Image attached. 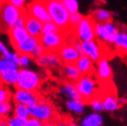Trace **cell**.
Wrapping results in <instances>:
<instances>
[{"label":"cell","instance_id":"6da1fadb","mask_svg":"<svg viewBox=\"0 0 127 126\" xmlns=\"http://www.w3.org/2000/svg\"><path fill=\"white\" fill-rule=\"evenodd\" d=\"M100 82L94 75L81 76L80 78L75 83L81 99L88 103L94 97L100 94Z\"/></svg>","mask_w":127,"mask_h":126},{"label":"cell","instance_id":"7a4b0ae2","mask_svg":"<svg viewBox=\"0 0 127 126\" xmlns=\"http://www.w3.org/2000/svg\"><path fill=\"white\" fill-rule=\"evenodd\" d=\"M46 6L51 22L54 23L62 31L69 28L70 14L65 8L61 1L46 3Z\"/></svg>","mask_w":127,"mask_h":126},{"label":"cell","instance_id":"3957f363","mask_svg":"<svg viewBox=\"0 0 127 126\" xmlns=\"http://www.w3.org/2000/svg\"><path fill=\"white\" fill-rule=\"evenodd\" d=\"M42 83L39 73L30 68H20L15 87L18 89L38 92Z\"/></svg>","mask_w":127,"mask_h":126},{"label":"cell","instance_id":"277c9868","mask_svg":"<svg viewBox=\"0 0 127 126\" xmlns=\"http://www.w3.org/2000/svg\"><path fill=\"white\" fill-rule=\"evenodd\" d=\"M31 117L38 119L43 124L54 122L57 119V113L50 101L41 99L35 105L30 108Z\"/></svg>","mask_w":127,"mask_h":126},{"label":"cell","instance_id":"5b68a950","mask_svg":"<svg viewBox=\"0 0 127 126\" xmlns=\"http://www.w3.org/2000/svg\"><path fill=\"white\" fill-rule=\"evenodd\" d=\"M95 23L90 17V15L84 16L79 24L71 29L75 38L80 41H88L95 40Z\"/></svg>","mask_w":127,"mask_h":126},{"label":"cell","instance_id":"8992f818","mask_svg":"<svg viewBox=\"0 0 127 126\" xmlns=\"http://www.w3.org/2000/svg\"><path fill=\"white\" fill-rule=\"evenodd\" d=\"M25 10L16 8L9 3L5 2L0 6V22L7 31L15 25L17 20L25 14Z\"/></svg>","mask_w":127,"mask_h":126},{"label":"cell","instance_id":"52a82bcc","mask_svg":"<svg viewBox=\"0 0 127 126\" xmlns=\"http://www.w3.org/2000/svg\"><path fill=\"white\" fill-rule=\"evenodd\" d=\"M40 43L44 47L46 51L57 52L66 43L65 32H61L53 33H42L40 37Z\"/></svg>","mask_w":127,"mask_h":126},{"label":"cell","instance_id":"ba28073f","mask_svg":"<svg viewBox=\"0 0 127 126\" xmlns=\"http://www.w3.org/2000/svg\"><path fill=\"white\" fill-rule=\"evenodd\" d=\"M25 13L30 16L41 21L43 24L51 22V18H50L48 10H47L46 3L42 0H35L28 4L27 7L25 8Z\"/></svg>","mask_w":127,"mask_h":126},{"label":"cell","instance_id":"9c48e42d","mask_svg":"<svg viewBox=\"0 0 127 126\" xmlns=\"http://www.w3.org/2000/svg\"><path fill=\"white\" fill-rule=\"evenodd\" d=\"M42 99L41 94L38 92H32V91H27L23 89H16L13 92L12 101L15 104H25L30 108L39 102Z\"/></svg>","mask_w":127,"mask_h":126},{"label":"cell","instance_id":"30bf717a","mask_svg":"<svg viewBox=\"0 0 127 126\" xmlns=\"http://www.w3.org/2000/svg\"><path fill=\"white\" fill-rule=\"evenodd\" d=\"M82 51H83L82 55L88 57L95 63H96L105 57L102 43H100L96 40L82 41Z\"/></svg>","mask_w":127,"mask_h":126},{"label":"cell","instance_id":"8fae6325","mask_svg":"<svg viewBox=\"0 0 127 126\" xmlns=\"http://www.w3.org/2000/svg\"><path fill=\"white\" fill-rule=\"evenodd\" d=\"M95 78L99 82L107 83L113 78V70L106 57L102 58L96 62L95 66Z\"/></svg>","mask_w":127,"mask_h":126},{"label":"cell","instance_id":"7c38bea8","mask_svg":"<svg viewBox=\"0 0 127 126\" xmlns=\"http://www.w3.org/2000/svg\"><path fill=\"white\" fill-rule=\"evenodd\" d=\"M62 64H75L81 54L70 44L66 42L63 46L57 51Z\"/></svg>","mask_w":127,"mask_h":126},{"label":"cell","instance_id":"4fadbf2b","mask_svg":"<svg viewBox=\"0 0 127 126\" xmlns=\"http://www.w3.org/2000/svg\"><path fill=\"white\" fill-rule=\"evenodd\" d=\"M38 66L44 68H56L61 65V61L57 52L45 51V53L35 60Z\"/></svg>","mask_w":127,"mask_h":126},{"label":"cell","instance_id":"5bb4252c","mask_svg":"<svg viewBox=\"0 0 127 126\" xmlns=\"http://www.w3.org/2000/svg\"><path fill=\"white\" fill-rule=\"evenodd\" d=\"M25 29L28 32L29 35L39 38L43 33V23L33 17L30 16L25 13Z\"/></svg>","mask_w":127,"mask_h":126},{"label":"cell","instance_id":"9a60e30c","mask_svg":"<svg viewBox=\"0 0 127 126\" xmlns=\"http://www.w3.org/2000/svg\"><path fill=\"white\" fill-rule=\"evenodd\" d=\"M40 43V39L36 38L33 36H29L27 37L26 39L24 41H22L21 43L14 47L18 54H27V55H31L35 47Z\"/></svg>","mask_w":127,"mask_h":126},{"label":"cell","instance_id":"2e32d148","mask_svg":"<svg viewBox=\"0 0 127 126\" xmlns=\"http://www.w3.org/2000/svg\"><path fill=\"white\" fill-rule=\"evenodd\" d=\"M18 67L8 68L0 74V85L5 87H15L19 75Z\"/></svg>","mask_w":127,"mask_h":126},{"label":"cell","instance_id":"e0dca14e","mask_svg":"<svg viewBox=\"0 0 127 126\" xmlns=\"http://www.w3.org/2000/svg\"><path fill=\"white\" fill-rule=\"evenodd\" d=\"M101 97L102 100L103 107H104V111H107L113 113V112L117 111L121 105L118 101V97L116 94L114 92H106L105 94H103Z\"/></svg>","mask_w":127,"mask_h":126},{"label":"cell","instance_id":"ac0fdd59","mask_svg":"<svg viewBox=\"0 0 127 126\" xmlns=\"http://www.w3.org/2000/svg\"><path fill=\"white\" fill-rule=\"evenodd\" d=\"M75 65L81 73L82 76L85 75H94L95 71V62L91 61L90 59L85 55H81L78 60L76 61Z\"/></svg>","mask_w":127,"mask_h":126},{"label":"cell","instance_id":"d6986e66","mask_svg":"<svg viewBox=\"0 0 127 126\" xmlns=\"http://www.w3.org/2000/svg\"><path fill=\"white\" fill-rule=\"evenodd\" d=\"M8 35L13 47H15L22 41H24L27 37L29 36L28 32L26 31L25 27L14 26L8 30Z\"/></svg>","mask_w":127,"mask_h":126},{"label":"cell","instance_id":"ffe728a7","mask_svg":"<svg viewBox=\"0 0 127 126\" xmlns=\"http://www.w3.org/2000/svg\"><path fill=\"white\" fill-rule=\"evenodd\" d=\"M60 94L68 100H82L80 94H78L75 83L64 82L59 88Z\"/></svg>","mask_w":127,"mask_h":126},{"label":"cell","instance_id":"44dd1931","mask_svg":"<svg viewBox=\"0 0 127 126\" xmlns=\"http://www.w3.org/2000/svg\"><path fill=\"white\" fill-rule=\"evenodd\" d=\"M95 40L103 44H112L115 41V37H113L107 30L105 29L104 24H95Z\"/></svg>","mask_w":127,"mask_h":126},{"label":"cell","instance_id":"7402d4cb","mask_svg":"<svg viewBox=\"0 0 127 126\" xmlns=\"http://www.w3.org/2000/svg\"><path fill=\"white\" fill-rule=\"evenodd\" d=\"M113 13L105 8H97L90 15V17L95 24H105L113 21Z\"/></svg>","mask_w":127,"mask_h":126},{"label":"cell","instance_id":"603a6c76","mask_svg":"<svg viewBox=\"0 0 127 126\" xmlns=\"http://www.w3.org/2000/svg\"><path fill=\"white\" fill-rule=\"evenodd\" d=\"M62 71L68 82L76 83L82 76L75 64H62Z\"/></svg>","mask_w":127,"mask_h":126},{"label":"cell","instance_id":"cb8c5ba5","mask_svg":"<svg viewBox=\"0 0 127 126\" xmlns=\"http://www.w3.org/2000/svg\"><path fill=\"white\" fill-rule=\"evenodd\" d=\"M117 51L127 55V30L120 29L113 43Z\"/></svg>","mask_w":127,"mask_h":126},{"label":"cell","instance_id":"d4e9b609","mask_svg":"<svg viewBox=\"0 0 127 126\" xmlns=\"http://www.w3.org/2000/svg\"><path fill=\"white\" fill-rule=\"evenodd\" d=\"M104 119L100 114L91 113L84 117L80 122V126H103Z\"/></svg>","mask_w":127,"mask_h":126},{"label":"cell","instance_id":"484cf974","mask_svg":"<svg viewBox=\"0 0 127 126\" xmlns=\"http://www.w3.org/2000/svg\"><path fill=\"white\" fill-rule=\"evenodd\" d=\"M86 103L83 100H68L66 107L68 110L75 114H81L85 111Z\"/></svg>","mask_w":127,"mask_h":126},{"label":"cell","instance_id":"4316f807","mask_svg":"<svg viewBox=\"0 0 127 126\" xmlns=\"http://www.w3.org/2000/svg\"><path fill=\"white\" fill-rule=\"evenodd\" d=\"M13 114L21 118L29 119L31 117L30 114V107L23 104H15L13 108Z\"/></svg>","mask_w":127,"mask_h":126},{"label":"cell","instance_id":"83f0119b","mask_svg":"<svg viewBox=\"0 0 127 126\" xmlns=\"http://www.w3.org/2000/svg\"><path fill=\"white\" fill-rule=\"evenodd\" d=\"M87 104H88V105L90 106V108L92 109L93 113H96V114H100L104 111V107H103L102 100L101 97L99 95L94 97L91 100H89Z\"/></svg>","mask_w":127,"mask_h":126},{"label":"cell","instance_id":"f1b7e54d","mask_svg":"<svg viewBox=\"0 0 127 126\" xmlns=\"http://www.w3.org/2000/svg\"><path fill=\"white\" fill-rule=\"evenodd\" d=\"M13 105L12 102L0 103V117L2 119H6L13 114Z\"/></svg>","mask_w":127,"mask_h":126},{"label":"cell","instance_id":"f546056e","mask_svg":"<svg viewBox=\"0 0 127 126\" xmlns=\"http://www.w3.org/2000/svg\"><path fill=\"white\" fill-rule=\"evenodd\" d=\"M61 3L70 15L78 13L79 10V4L78 0H61Z\"/></svg>","mask_w":127,"mask_h":126},{"label":"cell","instance_id":"4dcf8cb0","mask_svg":"<svg viewBox=\"0 0 127 126\" xmlns=\"http://www.w3.org/2000/svg\"><path fill=\"white\" fill-rule=\"evenodd\" d=\"M13 92L10 91L8 87L0 85V103H6L12 101Z\"/></svg>","mask_w":127,"mask_h":126},{"label":"cell","instance_id":"1f68e13d","mask_svg":"<svg viewBox=\"0 0 127 126\" xmlns=\"http://www.w3.org/2000/svg\"><path fill=\"white\" fill-rule=\"evenodd\" d=\"M5 120H6V123H7V124L9 126H26V123H27L26 119L15 116L14 114L10 115Z\"/></svg>","mask_w":127,"mask_h":126},{"label":"cell","instance_id":"d6a6232c","mask_svg":"<svg viewBox=\"0 0 127 126\" xmlns=\"http://www.w3.org/2000/svg\"><path fill=\"white\" fill-rule=\"evenodd\" d=\"M33 59L31 57V55L27 54H20L19 56V68H29V66L31 65L32 61Z\"/></svg>","mask_w":127,"mask_h":126},{"label":"cell","instance_id":"836d02e7","mask_svg":"<svg viewBox=\"0 0 127 126\" xmlns=\"http://www.w3.org/2000/svg\"><path fill=\"white\" fill-rule=\"evenodd\" d=\"M61 32L64 31H62L51 21L43 24V33H53V32Z\"/></svg>","mask_w":127,"mask_h":126},{"label":"cell","instance_id":"e575fe53","mask_svg":"<svg viewBox=\"0 0 127 126\" xmlns=\"http://www.w3.org/2000/svg\"><path fill=\"white\" fill-rule=\"evenodd\" d=\"M84 18V15H82L79 12L75 13V14H71L69 16V28L72 29L75 26H77L79 23L82 21Z\"/></svg>","mask_w":127,"mask_h":126},{"label":"cell","instance_id":"d590c367","mask_svg":"<svg viewBox=\"0 0 127 126\" xmlns=\"http://www.w3.org/2000/svg\"><path fill=\"white\" fill-rule=\"evenodd\" d=\"M0 54L2 56V59L6 60L8 61H9L11 54H12V51H10L9 49L7 48V46L4 42H2V41H0Z\"/></svg>","mask_w":127,"mask_h":126},{"label":"cell","instance_id":"8d00e7d4","mask_svg":"<svg viewBox=\"0 0 127 126\" xmlns=\"http://www.w3.org/2000/svg\"><path fill=\"white\" fill-rule=\"evenodd\" d=\"M18 67L17 65L14 64V63L10 62V61H6V60H4V59L0 58V74L2 72H4L5 70L8 69V68H16ZM19 68V67H18Z\"/></svg>","mask_w":127,"mask_h":126},{"label":"cell","instance_id":"74e56055","mask_svg":"<svg viewBox=\"0 0 127 126\" xmlns=\"http://www.w3.org/2000/svg\"><path fill=\"white\" fill-rule=\"evenodd\" d=\"M45 51H45L44 47L42 46L41 43H39L35 47V49H34L33 51H32V54H31V57H32L33 60H36V59H38L42 55H43V54L45 53Z\"/></svg>","mask_w":127,"mask_h":126},{"label":"cell","instance_id":"f35d334b","mask_svg":"<svg viewBox=\"0 0 127 126\" xmlns=\"http://www.w3.org/2000/svg\"><path fill=\"white\" fill-rule=\"evenodd\" d=\"M7 3H9L10 5H14L18 9L21 10H25V6H26V0H5Z\"/></svg>","mask_w":127,"mask_h":126},{"label":"cell","instance_id":"ab89813d","mask_svg":"<svg viewBox=\"0 0 127 126\" xmlns=\"http://www.w3.org/2000/svg\"><path fill=\"white\" fill-rule=\"evenodd\" d=\"M69 42H70L71 45L76 49L81 55L83 54V51H82V41H80L78 39H77V38H75V37L73 36V38L71 39V41H69Z\"/></svg>","mask_w":127,"mask_h":126},{"label":"cell","instance_id":"60d3db41","mask_svg":"<svg viewBox=\"0 0 127 126\" xmlns=\"http://www.w3.org/2000/svg\"><path fill=\"white\" fill-rule=\"evenodd\" d=\"M26 126H43V123L38 119L30 117L29 119H27Z\"/></svg>","mask_w":127,"mask_h":126},{"label":"cell","instance_id":"b9f144b4","mask_svg":"<svg viewBox=\"0 0 127 126\" xmlns=\"http://www.w3.org/2000/svg\"><path fill=\"white\" fill-rule=\"evenodd\" d=\"M54 124H55V126H68V120L64 118H57L54 121Z\"/></svg>","mask_w":127,"mask_h":126},{"label":"cell","instance_id":"7bdbcfd3","mask_svg":"<svg viewBox=\"0 0 127 126\" xmlns=\"http://www.w3.org/2000/svg\"><path fill=\"white\" fill-rule=\"evenodd\" d=\"M25 14L20 17L19 19L17 20L16 24H15V26H19V27H25Z\"/></svg>","mask_w":127,"mask_h":126},{"label":"cell","instance_id":"ee69618b","mask_svg":"<svg viewBox=\"0 0 127 126\" xmlns=\"http://www.w3.org/2000/svg\"><path fill=\"white\" fill-rule=\"evenodd\" d=\"M118 101H119V104L121 106L123 105H125L127 104V97L126 96H122V97H118Z\"/></svg>","mask_w":127,"mask_h":126},{"label":"cell","instance_id":"f6af8a7d","mask_svg":"<svg viewBox=\"0 0 127 126\" xmlns=\"http://www.w3.org/2000/svg\"><path fill=\"white\" fill-rule=\"evenodd\" d=\"M0 126H9L6 123V120L5 119H3L2 121L0 122Z\"/></svg>","mask_w":127,"mask_h":126},{"label":"cell","instance_id":"bcb514c9","mask_svg":"<svg viewBox=\"0 0 127 126\" xmlns=\"http://www.w3.org/2000/svg\"><path fill=\"white\" fill-rule=\"evenodd\" d=\"M43 126H55V124H54V122H50V123L43 124Z\"/></svg>","mask_w":127,"mask_h":126},{"label":"cell","instance_id":"7dc6e473","mask_svg":"<svg viewBox=\"0 0 127 126\" xmlns=\"http://www.w3.org/2000/svg\"><path fill=\"white\" fill-rule=\"evenodd\" d=\"M68 126H80V125H78L77 124H75V123H73L72 121H70V120H68Z\"/></svg>","mask_w":127,"mask_h":126},{"label":"cell","instance_id":"c3c4849f","mask_svg":"<svg viewBox=\"0 0 127 126\" xmlns=\"http://www.w3.org/2000/svg\"><path fill=\"white\" fill-rule=\"evenodd\" d=\"M45 3H50V2H58V1H61V0H42Z\"/></svg>","mask_w":127,"mask_h":126},{"label":"cell","instance_id":"681fc988","mask_svg":"<svg viewBox=\"0 0 127 126\" xmlns=\"http://www.w3.org/2000/svg\"><path fill=\"white\" fill-rule=\"evenodd\" d=\"M5 2H6L5 0H0V6H1V5H2L3 4H5Z\"/></svg>","mask_w":127,"mask_h":126},{"label":"cell","instance_id":"f907efd6","mask_svg":"<svg viewBox=\"0 0 127 126\" xmlns=\"http://www.w3.org/2000/svg\"><path fill=\"white\" fill-rule=\"evenodd\" d=\"M94 1H95V3H99V2H101L102 0H94Z\"/></svg>","mask_w":127,"mask_h":126},{"label":"cell","instance_id":"816d5d0a","mask_svg":"<svg viewBox=\"0 0 127 126\" xmlns=\"http://www.w3.org/2000/svg\"><path fill=\"white\" fill-rule=\"evenodd\" d=\"M2 120H3V119H2V118H1V117H0V122L2 121Z\"/></svg>","mask_w":127,"mask_h":126},{"label":"cell","instance_id":"f5cc1de1","mask_svg":"<svg viewBox=\"0 0 127 126\" xmlns=\"http://www.w3.org/2000/svg\"><path fill=\"white\" fill-rule=\"evenodd\" d=\"M32 1H35V0H31V2H32Z\"/></svg>","mask_w":127,"mask_h":126}]
</instances>
